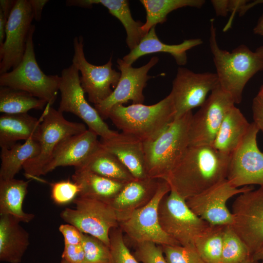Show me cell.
I'll use <instances>...</instances> for the list:
<instances>
[{"mask_svg":"<svg viewBox=\"0 0 263 263\" xmlns=\"http://www.w3.org/2000/svg\"><path fill=\"white\" fill-rule=\"evenodd\" d=\"M159 61L157 56L152 57L145 65L134 68L123 59H117V66L120 71L118 83L111 94L100 103L94 105V108L104 119L108 118L111 109L115 106L132 101V104H143L144 101L143 90L150 78L149 70Z\"/></svg>","mask_w":263,"mask_h":263,"instance_id":"2e32d148","label":"cell"},{"mask_svg":"<svg viewBox=\"0 0 263 263\" xmlns=\"http://www.w3.org/2000/svg\"><path fill=\"white\" fill-rule=\"evenodd\" d=\"M250 125L241 111L233 106L226 113L212 146L230 155L243 140Z\"/></svg>","mask_w":263,"mask_h":263,"instance_id":"484cf974","label":"cell"},{"mask_svg":"<svg viewBox=\"0 0 263 263\" xmlns=\"http://www.w3.org/2000/svg\"><path fill=\"white\" fill-rule=\"evenodd\" d=\"M93 131H86L63 138L54 150L44 168L43 175L59 167L80 168L98 147L100 141Z\"/></svg>","mask_w":263,"mask_h":263,"instance_id":"d6986e66","label":"cell"},{"mask_svg":"<svg viewBox=\"0 0 263 263\" xmlns=\"http://www.w3.org/2000/svg\"><path fill=\"white\" fill-rule=\"evenodd\" d=\"M216 73H195L179 67L172 82L171 95L178 118L198 107H201L207 95L218 85Z\"/></svg>","mask_w":263,"mask_h":263,"instance_id":"e0dca14e","label":"cell"},{"mask_svg":"<svg viewBox=\"0 0 263 263\" xmlns=\"http://www.w3.org/2000/svg\"><path fill=\"white\" fill-rule=\"evenodd\" d=\"M138 262L143 263H168L161 245L151 242H143L137 244L133 254Z\"/></svg>","mask_w":263,"mask_h":263,"instance_id":"ab89813d","label":"cell"},{"mask_svg":"<svg viewBox=\"0 0 263 263\" xmlns=\"http://www.w3.org/2000/svg\"><path fill=\"white\" fill-rule=\"evenodd\" d=\"M256 96L263 101V84L261 86Z\"/></svg>","mask_w":263,"mask_h":263,"instance_id":"681fc988","label":"cell"},{"mask_svg":"<svg viewBox=\"0 0 263 263\" xmlns=\"http://www.w3.org/2000/svg\"><path fill=\"white\" fill-rule=\"evenodd\" d=\"M16 0H0V10H1L6 19H8L11 12L15 5Z\"/></svg>","mask_w":263,"mask_h":263,"instance_id":"f6af8a7d","label":"cell"},{"mask_svg":"<svg viewBox=\"0 0 263 263\" xmlns=\"http://www.w3.org/2000/svg\"><path fill=\"white\" fill-rule=\"evenodd\" d=\"M60 263H69L68 262L66 261V260L64 259H62Z\"/></svg>","mask_w":263,"mask_h":263,"instance_id":"816d5d0a","label":"cell"},{"mask_svg":"<svg viewBox=\"0 0 263 263\" xmlns=\"http://www.w3.org/2000/svg\"><path fill=\"white\" fill-rule=\"evenodd\" d=\"M58 230L62 234L64 244H81L82 232L76 227L69 224H61Z\"/></svg>","mask_w":263,"mask_h":263,"instance_id":"b9f144b4","label":"cell"},{"mask_svg":"<svg viewBox=\"0 0 263 263\" xmlns=\"http://www.w3.org/2000/svg\"><path fill=\"white\" fill-rule=\"evenodd\" d=\"M252 257L245 244L230 225L225 226L221 263H243Z\"/></svg>","mask_w":263,"mask_h":263,"instance_id":"836d02e7","label":"cell"},{"mask_svg":"<svg viewBox=\"0 0 263 263\" xmlns=\"http://www.w3.org/2000/svg\"><path fill=\"white\" fill-rule=\"evenodd\" d=\"M34 16V19L39 21L41 19L42 12L48 0H28Z\"/></svg>","mask_w":263,"mask_h":263,"instance_id":"ee69618b","label":"cell"},{"mask_svg":"<svg viewBox=\"0 0 263 263\" xmlns=\"http://www.w3.org/2000/svg\"><path fill=\"white\" fill-rule=\"evenodd\" d=\"M47 104L45 100L25 91L0 87V112L3 114L26 113L32 109L42 110Z\"/></svg>","mask_w":263,"mask_h":263,"instance_id":"1f68e13d","label":"cell"},{"mask_svg":"<svg viewBox=\"0 0 263 263\" xmlns=\"http://www.w3.org/2000/svg\"><path fill=\"white\" fill-rule=\"evenodd\" d=\"M62 259L70 263H83L84 251L81 244H64Z\"/></svg>","mask_w":263,"mask_h":263,"instance_id":"60d3db41","label":"cell"},{"mask_svg":"<svg viewBox=\"0 0 263 263\" xmlns=\"http://www.w3.org/2000/svg\"><path fill=\"white\" fill-rule=\"evenodd\" d=\"M81 244L84 251L83 263H111L110 247L98 238L82 233Z\"/></svg>","mask_w":263,"mask_h":263,"instance_id":"e575fe53","label":"cell"},{"mask_svg":"<svg viewBox=\"0 0 263 263\" xmlns=\"http://www.w3.org/2000/svg\"><path fill=\"white\" fill-rule=\"evenodd\" d=\"M42 116L38 119L27 113L3 114L0 117V147H7L19 140L38 141Z\"/></svg>","mask_w":263,"mask_h":263,"instance_id":"d4e9b609","label":"cell"},{"mask_svg":"<svg viewBox=\"0 0 263 263\" xmlns=\"http://www.w3.org/2000/svg\"><path fill=\"white\" fill-rule=\"evenodd\" d=\"M259 132L254 123H251L243 140L230 155L226 179L235 188L263 187V152L257 144Z\"/></svg>","mask_w":263,"mask_h":263,"instance_id":"7c38bea8","label":"cell"},{"mask_svg":"<svg viewBox=\"0 0 263 263\" xmlns=\"http://www.w3.org/2000/svg\"><path fill=\"white\" fill-rule=\"evenodd\" d=\"M168 263H206L194 245H161Z\"/></svg>","mask_w":263,"mask_h":263,"instance_id":"8d00e7d4","label":"cell"},{"mask_svg":"<svg viewBox=\"0 0 263 263\" xmlns=\"http://www.w3.org/2000/svg\"><path fill=\"white\" fill-rule=\"evenodd\" d=\"M170 189L168 182L160 179L155 193L147 203L119 220L122 229L136 244L151 242L160 245H180L163 230L159 223V204Z\"/></svg>","mask_w":263,"mask_h":263,"instance_id":"8992f818","label":"cell"},{"mask_svg":"<svg viewBox=\"0 0 263 263\" xmlns=\"http://www.w3.org/2000/svg\"><path fill=\"white\" fill-rule=\"evenodd\" d=\"M243 263H262L252 258V257Z\"/></svg>","mask_w":263,"mask_h":263,"instance_id":"f907efd6","label":"cell"},{"mask_svg":"<svg viewBox=\"0 0 263 263\" xmlns=\"http://www.w3.org/2000/svg\"><path fill=\"white\" fill-rule=\"evenodd\" d=\"M231 212L230 226L252 255L263 246V187L240 194Z\"/></svg>","mask_w":263,"mask_h":263,"instance_id":"8fae6325","label":"cell"},{"mask_svg":"<svg viewBox=\"0 0 263 263\" xmlns=\"http://www.w3.org/2000/svg\"><path fill=\"white\" fill-rule=\"evenodd\" d=\"M30 181L15 178L0 180V215H10L23 223L34 219V214L25 212L22 208Z\"/></svg>","mask_w":263,"mask_h":263,"instance_id":"4316f807","label":"cell"},{"mask_svg":"<svg viewBox=\"0 0 263 263\" xmlns=\"http://www.w3.org/2000/svg\"><path fill=\"white\" fill-rule=\"evenodd\" d=\"M42 120L38 141L40 152L38 156L28 160L23 166L25 175L29 179H38L43 175L54 150L63 138L82 133L87 129L84 124L67 120L63 113L47 104L42 114Z\"/></svg>","mask_w":263,"mask_h":263,"instance_id":"ba28073f","label":"cell"},{"mask_svg":"<svg viewBox=\"0 0 263 263\" xmlns=\"http://www.w3.org/2000/svg\"><path fill=\"white\" fill-rule=\"evenodd\" d=\"M226 226L209 225L195 239L194 246L206 263H221Z\"/></svg>","mask_w":263,"mask_h":263,"instance_id":"d6a6232c","label":"cell"},{"mask_svg":"<svg viewBox=\"0 0 263 263\" xmlns=\"http://www.w3.org/2000/svg\"><path fill=\"white\" fill-rule=\"evenodd\" d=\"M229 160L212 146L189 145L165 180L186 200L226 179Z\"/></svg>","mask_w":263,"mask_h":263,"instance_id":"6da1fadb","label":"cell"},{"mask_svg":"<svg viewBox=\"0 0 263 263\" xmlns=\"http://www.w3.org/2000/svg\"><path fill=\"white\" fill-rule=\"evenodd\" d=\"M160 180L146 177L125 183L119 192L108 202L116 212L118 221L147 203L155 193Z\"/></svg>","mask_w":263,"mask_h":263,"instance_id":"7402d4cb","label":"cell"},{"mask_svg":"<svg viewBox=\"0 0 263 263\" xmlns=\"http://www.w3.org/2000/svg\"><path fill=\"white\" fill-rule=\"evenodd\" d=\"M35 28L32 24L22 61L15 68L0 75V86L25 91L52 106L59 91L60 76L47 75L39 67L33 42Z\"/></svg>","mask_w":263,"mask_h":263,"instance_id":"5b68a950","label":"cell"},{"mask_svg":"<svg viewBox=\"0 0 263 263\" xmlns=\"http://www.w3.org/2000/svg\"><path fill=\"white\" fill-rule=\"evenodd\" d=\"M51 198L54 203L63 205L74 202L80 192L79 186L70 180L52 183Z\"/></svg>","mask_w":263,"mask_h":263,"instance_id":"f35d334b","label":"cell"},{"mask_svg":"<svg viewBox=\"0 0 263 263\" xmlns=\"http://www.w3.org/2000/svg\"><path fill=\"white\" fill-rule=\"evenodd\" d=\"M211 3L217 16L225 17L229 12L232 13L230 21L224 29L226 31L231 25L233 17L236 13L238 12L239 15L242 16L254 6L263 3V0H256L251 2L246 0H212Z\"/></svg>","mask_w":263,"mask_h":263,"instance_id":"d590c367","label":"cell"},{"mask_svg":"<svg viewBox=\"0 0 263 263\" xmlns=\"http://www.w3.org/2000/svg\"><path fill=\"white\" fill-rule=\"evenodd\" d=\"M7 20L2 12L0 10V47L2 46L5 40Z\"/></svg>","mask_w":263,"mask_h":263,"instance_id":"bcb514c9","label":"cell"},{"mask_svg":"<svg viewBox=\"0 0 263 263\" xmlns=\"http://www.w3.org/2000/svg\"><path fill=\"white\" fill-rule=\"evenodd\" d=\"M102 146L115 155L135 179L148 177L145 167L143 142L123 132L108 140H101Z\"/></svg>","mask_w":263,"mask_h":263,"instance_id":"ffe728a7","label":"cell"},{"mask_svg":"<svg viewBox=\"0 0 263 263\" xmlns=\"http://www.w3.org/2000/svg\"><path fill=\"white\" fill-rule=\"evenodd\" d=\"M34 19L28 0H16L8 19L4 43L0 47V74L17 67L25 54Z\"/></svg>","mask_w":263,"mask_h":263,"instance_id":"9a60e30c","label":"cell"},{"mask_svg":"<svg viewBox=\"0 0 263 263\" xmlns=\"http://www.w3.org/2000/svg\"><path fill=\"white\" fill-rule=\"evenodd\" d=\"M235 102L219 85L199 110L192 115L189 129V145L212 146L227 112Z\"/></svg>","mask_w":263,"mask_h":263,"instance_id":"5bb4252c","label":"cell"},{"mask_svg":"<svg viewBox=\"0 0 263 263\" xmlns=\"http://www.w3.org/2000/svg\"><path fill=\"white\" fill-rule=\"evenodd\" d=\"M253 188L251 186L236 188L225 179L188 198L186 203L195 214L209 225H231L233 216L227 207V201L237 194Z\"/></svg>","mask_w":263,"mask_h":263,"instance_id":"ac0fdd59","label":"cell"},{"mask_svg":"<svg viewBox=\"0 0 263 263\" xmlns=\"http://www.w3.org/2000/svg\"><path fill=\"white\" fill-rule=\"evenodd\" d=\"M73 202L75 208H65L60 214V218L81 232L98 238L110 247V232L118 223L117 213L111 205L79 196Z\"/></svg>","mask_w":263,"mask_h":263,"instance_id":"52a82bcc","label":"cell"},{"mask_svg":"<svg viewBox=\"0 0 263 263\" xmlns=\"http://www.w3.org/2000/svg\"><path fill=\"white\" fill-rule=\"evenodd\" d=\"M12 216L0 215V261L20 263L30 244L29 233Z\"/></svg>","mask_w":263,"mask_h":263,"instance_id":"603a6c76","label":"cell"},{"mask_svg":"<svg viewBox=\"0 0 263 263\" xmlns=\"http://www.w3.org/2000/svg\"><path fill=\"white\" fill-rule=\"evenodd\" d=\"M252 110L253 122L263 133V101L256 96L252 101Z\"/></svg>","mask_w":263,"mask_h":263,"instance_id":"7bdbcfd3","label":"cell"},{"mask_svg":"<svg viewBox=\"0 0 263 263\" xmlns=\"http://www.w3.org/2000/svg\"><path fill=\"white\" fill-rule=\"evenodd\" d=\"M59 91L61 96L58 109L59 112L71 113L78 116L87 125L88 129L100 136L101 140L110 139L118 133L109 128L96 110L86 99L79 70L74 64L62 70Z\"/></svg>","mask_w":263,"mask_h":263,"instance_id":"30bf717a","label":"cell"},{"mask_svg":"<svg viewBox=\"0 0 263 263\" xmlns=\"http://www.w3.org/2000/svg\"><path fill=\"white\" fill-rule=\"evenodd\" d=\"M190 111L175 119L156 138L143 142L148 177L165 180L189 146Z\"/></svg>","mask_w":263,"mask_h":263,"instance_id":"277c9868","label":"cell"},{"mask_svg":"<svg viewBox=\"0 0 263 263\" xmlns=\"http://www.w3.org/2000/svg\"><path fill=\"white\" fill-rule=\"evenodd\" d=\"M140 2L146 12V20L141 27L143 37L150 29L158 23L167 20L168 15L171 12L184 7L201 8L204 0H141Z\"/></svg>","mask_w":263,"mask_h":263,"instance_id":"4dcf8cb0","label":"cell"},{"mask_svg":"<svg viewBox=\"0 0 263 263\" xmlns=\"http://www.w3.org/2000/svg\"><path fill=\"white\" fill-rule=\"evenodd\" d=\"M252 258L263 263V246L252 255Z\"/></svg>","mask_w":263,"mask_h":263,"instance_id":"c3c4849f","label":"cell"},{"mask_svg":"<svg viewBox=\"0 0 263 263\" xmlns=\"http://www.w3.org/2000/svg\"><path fill=\"white\" fill-rule=\"evenodd\" d=\"M72 179L80 188L78 196L95 198L107 202L113 199L125 184L81 168L75 169Z\"/></svg>","mask_w":263,"mask_h":263,"instance_id":"83f0119b","label":"cell"},{"mask_svg":"<svg viewBox=\"0 0 263 263\" xmlns=\"http://www.w3.org/2000/svg\"><path fill=\"white\" fill-rule=\"evenodd\" d=\"M100 4L122 23L127 34L126 43L131 50L135 48L143 38L141 27L143 23L133 19L126 0H67L68 6L91 8L94 4Z\"/></svg>","mask_w":263,"mask_h":263,"instance_id":"cb8c5ba5","label":"cell"},{"mask_svg":"<svg viewBox=\"0 0 263 263\" xmlns=\"http://www.w3.org/2000/svg\"><path fill=\"white\" fill-rule=\"evenodd\" d=\"M109 236L111 263H139L124 242L121 230L113 228Z\"/></svg>","mask_w":263,"mask_h":263,"instance_id":"74e56055","label":"cell"},{"mask_svg":"<svg viewBox=\"0 0 263 263\" xmlns=\"http://www.w3.org/2000/svg\"><path fill=\"white\" fill-rule=\"evenodd\" d=\"M209 47L221 88L235 104L242 100L244 89L257 73L263 71V45L252 51L241 44L228 52L220 48L216 38L214 19H210Z\"/></svg>","mask_w":263,"mask_h":263,"instance_id":"7a4b0ae2","label":"cell"},{"mask_svg":"<svg viewBox=\"0 0 263 263\" xmlns=\"http://www.w3.org/2000/svg\"><path fill=\"white\" fill-rule=\"evenodd\" d=\"M83 38L75 37L73 39L74 54L72 63L81 73L80 80L88 100L97 104L108 97L115 89L120 77V72L113 69L112 57L105 64L94 65L89 62L84 52Z\"/></svg>","mask_w":263,"mask_h":263,"instance_id":"4fadbf2b","label":"cell"},{"mask_svg":"<svg viewBox=\"0 0 263 263\" xmlns=\"http://www.w3.org/2000/svg\"><path fill=\"white\" fill-rule=\"evenodd\" d=\"M79 168L123 183L135 179L119 159L102 146L101 142L82 166L76 169Z\"/></svg>","mask_w":263,"mask_h":263,"instance_id":"f1b7e54d","label":"cell"},{"mask_svg":"<svg viewBox=\"0 0 263 263\" xmlns=\"http://www.w3.org/2000/svg\"><path fill=\"white\" fill-rule=\"evenodd\" d=\"M39 152V144L34 139H29L23 144L16 143L1 148L0 180L14 178L24 164L38 156Z\"/></svg>","mask_w":263,"mask_h":263,"instance_id":"f546056e","label":"cell"},{"mask_svg":"<svg viewBox=\"0 0 263 263\" xmlns=\"http://www.w3.org/2000/svg\"><path fill=\"white\" fill-rule=\"evenodd\" d=\"M253 31L255 34L263 36V13L254 27Z\"/></svg>","mask_w":263,"mask_h":263,"instance_id":"7dc6e473","label":"cell"},{"mask_svg":"<svg viewBox=\"0 0 263 263\" xmlns=\"http://www.w3.org/2000/svg\"><path fill=\"white\" fill-rule=\"evenodd\" d=\"M203 43L201 38H197L185 40L178 44H165L158 38L155 26H154L142 38L139 43L122 59L126 63L132 65L143 56L162 52L170 54L178 65L182 66L187 62V51Z\"/></svg>","mask_w":263,"mask_h":263,"instance_id":"44dd1931","label":"cell"},{"mask_svg":"<svg viewBox=\"0 0 263 263\" xmlns=\"http://www.w3.org/2000/svg\"><path fill=\"white\" fill-rule=\"evenodd\" d=\"M175 109L170 94L153 105H118L110 111L108 118L122 132L143 142L156 138L175 118Z\"/></svg>","mask_w":263,"mask_h":263,"instance_id":"3957f363","label":"cell"},{"mask_svg":"<svg viewBox=\"0 0 263 263\" xmlns=\"http://www.w3.org/2000/svg\"><path fill=\"white\" fill-rule=\"evenodd\" d=\"M158 216L163 230L183 246L194 245L195 239L209 225L195 214L186 200L173 189L160 201Z\"/></svg>","mask_w":263,"mask_h":263,"instance_id":"9c48e42d","label":"cell"}]
</instances>
